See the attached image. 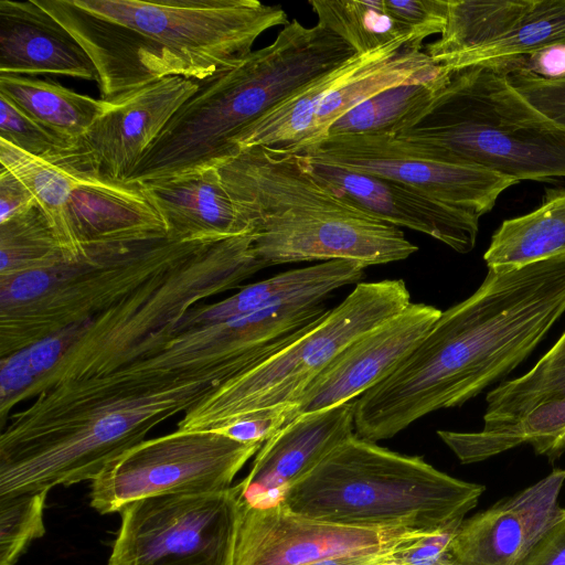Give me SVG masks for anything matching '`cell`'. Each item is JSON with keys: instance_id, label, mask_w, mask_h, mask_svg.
<instances>
[{"instance_id": "obj_1", "label": "cell", "mask_w": 565, "mask_h": 565, "mask_svg": "<svg viewBox=\"0 0 565 565\" xmlns=\"http://www.w3.org/2000/svg\"><path fill=\"white\" fill-rule=\"evenodd\" d=\"M565 313V255L488 269L382 382L355 399V435L377 443L457 407L513 371Z\"/></svg>"}, {"instance_id": "obj_2", "label": "cell", "mask_w": 565, "mask_h": 565, "mask_svg": "<svg viewBox=\"0 0 565 565\" xmlns=\"http://www.w3.org/2000/svg\"><path fill=\"white\" fill-rule=\"evenodd\" d=\"M213 167L267 266L349 260L366 268L418 250L399 227L343 198L296 153L250 147Z\"/></svg>"}, {"instance_id": "obj_3", "label": "cell", "mask_w": 565, "mask_h": 565, "mask_svg": "<svg viewBox=\"0 0 565 565\" xmlns=\"http://www.w3.org/2000/svg\"><path fill=\"white\" fill-rule=\"evenodd\" d=\"M355 55L334 33L294 19L274 42L203 82L127 180L172 178L235 154L233 140L277 104Z\"/></svg>"}, {"instance_id": "obj_4", "label": "cell", "mask_w": 565, "mask_h": 565, "mask_svg": "<svg viewBox=\"0 0 565 565\" xmlns=\"http://www.w3.org/2000/svg\"><path fill=\"white\" fill-rule=\"evenodd\" d=\"M249 235L192 239L143 282L87 321L46 338L57 361L23 401L52 387L81 384L122 365L160 329L213 296L239 288L266 268Z\"/></svg>"}, {"instance_id": "obj_5", "label": "cell", "mask_w": 565, "mask_h": 565, "mask_svg": "<svg viewBox=\"0 0 565 565\" xmlns=\"http://www.w3.org/2000/svg\"><path fill=\"white\" fill-rule=\"evenodd\" d=\"M486 487L451 477L419 456L355 434L284 497L290 512L356 527H406L436 534L459 526Z\"/></svg>"}, {"instance_id": "obj_6", "label": "cell", "mask_w": 565, "mask_h": 565, "mask_svg": "<svg viewBox=\"0 0 565 565\" xmlns=\"http://www.w3.org/2000/svg\"><path fill=\"white\" fill-rule=\"evenodd\" d=\"M395 136L518 182L565 177V129L493 67L451 72L426 110Z\"/></svg>"}, {"instance_id": "obj_7", "label": "cell", "mask_w": 565, "mask_h": 565, "mask_svg": "<svg viewBox=\"0 0 565 565\" xmlns=\"http://www.w3.org/2000/svg\"><path fill=\"white\" fill-rule=\"evenodd\" d=\"M192 239L168 234L95 244L75 260L0 277V360L102 312Z\"/></svg>"}, {"instance_id": "obj_8", "label": "cell", "mask_w": 565, "mask_h": 565, "mask_svg": "<svg viewBox=\"0 0 565 565\" xmlns=\"http://www.w3.org/2000/svg\"><path fill=\"white\" fill-rule=\"evenodd\" d=\"M409 303L403 279L358 282L339 305L184 413L177 430L216 433L291 403L351 342Z\"/></svg>"}, {"instance_id": "obj_9", "label": "cell", "mask_w": 565, "mask_h": 565, "mask_svg": "<svg viewBox=\"0 0 565 565\" xmlns=\"http://www.w3.org/2000/svg\"><path fill=\"white\" fill-rule=\"evenodd\" d=\"M450 73L405 41L353 57L320 75L245 128L239 149L266 147L296 153L328 136L329 128L370 97L403 84L441 82Z\"/></svg>"}, {"instance_id": "obj_10", "label": "cell", "mask_w": 565, "mask_h": 565, "mask_svg": "<svg viewBox=\"0 0 565 565\" xmlns=\"http://www.w3.org/2000/svg\"><path fill=\"white\" fill-rule=\"evenodd\" d=\"M137 30L188 62L203 82L242 63L268 29L289 23L280 6L257 0H72Z\"/></svg>"}, {"instance_id": "obj_11", "label": "cell", "mask_w": 565, "mask_h": 565, "mask_svg": "<svg viewBox=\"0 0 565 565\" xmlns=\"http://www.w3.org/2000/svg\"><path fill=\"white\" fill-rule=\"evenodd\" d=\"M262 443H243L215 431L177 429L129 448L92 481L90 505L119 512L140 499L225 490Z\"/></svg>"}, {"instance_id": "obj_12", "label": "cell", "mask_w": 565, "mask_h": 565, "mask_svg": "<svg viewBox=\"0 0 565 565\" xmlns=\"http://www.w3.org/2000/svg\"><path fill=\"white\" fill-rule=\"evenodd\" d=\"M119 513L107 565H234L241 518L236 484L145 498Z\"/></svg>"}, {"instance_id": "obj_13", "label": "cell", "mask_w": 565, "mask_h": 565, "mask_svg": "<svg viewBox=\"0 0 565 565\" xmlns=\"http://www.w3.org/2000/svg\"><path fill=\"white\" fill-rule=\"evenodd\" d=\"M220 385L200 381L156 394L43 392L26 408L13 412L6 424L54 433L78 455L108 463Z\"/></svg>"}, {"instance_id": "obj_14", "label": "cell", "mask_w": 565, "mask_h": 565, "mask_svg": "<svg viewBox=\"0 0 565 565\" xmlns=\"http://www.w3.org/2000/svg\"><path fill=\"white\" fill-rule=\"evenodd\" d=\"M296 154L344 170L386 178L471 212H490L516 180L473 166L456 163L437 149L395 135L330 136Z\"/></svg>"}, {"instance_id": "obj_15", "label": "cell", "mask_w": 565, "mask_h": 565, "mask_svg": "<svg viewBox=\"0 0 565 565\" xmlns=\"http://www.w3.org/2000/svg\"><path fill=\"white\" fill-rule=\"evenodd\" d=\"M430 535L406 527H356L277 505L241 510L234 565H311L355 555H395Z\"/></svg>"}, {"instance_id": "obj_16", "label": "cell", "mask_w": 565, "mask_h": 565, "mask_svg": "<svg viewBox=\"0 0 565 565\" xmlns=\"http://www.w3.org/2000/svg\"><path fill=\"white\" fill-rule=\"evenodd\" d=\"M200 82L170 76L113 99L78 141L77 171L126 182Z\"/></svg>"}, {"instance_id": "obj_17", "label": "cell", "mask_w": 565, "mask_h": 565, "mask_svg": "<svg viewBox=\"0 0 565 565\" xmlns=\"http://www.w3.org/2000/svg\"><path fill=\"white\" fill-rule=\"evenodd\" d=\"M440 315L431 305L412 302L355 339L288 404L289 422L359 398L401 364Z\"/></svg>"}, {"instance_id": "obj_18", "label": "cell", "mask_w": 565, "mask_h": 565, "mask_svg": "<svg viewBox=\"0 0 565 565\" xmlns=\"http://www.w3.org/2000/svg\"><path fill=\"white\" fill-rule=\"evenodd\" d=\"M34 1L88 54L104 100L170 76L200 82L188 62L137 30L87 12L72 0Z\"/></svg>"}, {"instance_id": "obj_19", "label": "cell", "mask_w": 565, "mask_h": 565, "mask_svg": "<svg viewBox=\"0 0 565 565\" xmlns=\"http://www.w3.org/2000/svg\"><path fill=\"white\" fill-rule=\"evenodd\" d=\"M565 468L466 518L452 542L456 565H523L544 533L565 513Z\"/></svg>"}, {"instance_id": "obj_20", "label": "cell", "mask_w": 565, "mask_h": 565, "mask_svg": "<svg viewBox=\"0 0 565 565\" xmlns=\"http://www.w3.org/2000/svg\"><path fill=\"white\" fill-rule=\"evenodd\" d=\"M355 401L303 414L266 440L238 483L241 510L269 509L354 433Z\"/></svg>"}, {"instance_id": "obj_21", "label": "cell", "mask_w": 565, "mask_h": 565, "mask_svg": "<svg viewBox=\"0 0 565 565\" xmlns=\"http://www.w3.org/2000/svg\"><path fill=\"white\" fill-rule=\"evenodd\" d=\"M301 158L319 180L375 217L428 235L460 254L475 248L478 215L399 181Z\"/></svg>"}, {"instance_id": "obj_22", "label": "cell", "mask_w": 565, "mask_h": 565, "mask_svg": "<svg viewBox=\"0 0 565 565\" xmlns=\"http://www.w3.org/2000/svg\"><path fill=\"white\" fill-rule=\"evenodd\" d=\"M0 74H56L98 81L85 50L34 0H0Z\"/></svg>"}, {"instance_id": "obj_23", "label": "cell", "mask_w": 565, "mask_h": 565, "mask_svg": "<svg viewBox=\"0 0 565 565\" xmlns=\"http://www.w3.org/2000/svg\"><path fill=\"white\" fill-rule=\"evenodd\" d=\"M70 221L81 256L89 245L132 242L168 235L140 184L74 171Z\"/></svg>"}, {"instance_id": "obj_24", "label": "cell", "mask_w": 565, "mask_h": 565, "mask_svg": "<svg viewBox=\"0 0 565 565\" xmlns=\"http://www.w3.org/2000/svg\"><path fill=\"white\" fill-rule=\"evenodd\" d=\"M138 184L171 235L184 238H226L248 234L216 167Z\"/></svg>"}, {"instance_id": "obj_25", "label": "cell", "mask_w": 565, "mask_h": 565, "mask_svg": "<svg viewBox=\"0 0 565 565\" xmlns=\"http://www.w3.org/2000/svg\"><path fill=\"white\" fill-rule=\"evenodd\" d=\"M437 435L462 465L484 461L524 444L554 462L565 451V401L543 403L519 419L478 431L437 430Z\"/></svg>"}, {"instance_id": "obj_26", "label": "cell", "mask_w": 565, "mask_h": 565, "mask_svg": "<svg viewBox=\"0 0 565 565\" xmlns=\"http://www.w3.org/2000/svg\"><path fill=\"white\" fill-rule=\"evenodd\" d=\"M562 255H565V189H550L537 209L502 222L483 259L488 269H503Z\"/></svg>"}, {"instance_id": "obj_27", "label": "cell", "mask_w": 565, "mask_h": 565, "mask_svg": "<svg viewBox=\"0 0 565 565\" xmlns=\"http://www.w3.org/2000/svg\"><path fill=\"white\" fill-rule=\"evenodd\" d=\"M0 95L54 135L73 145L86 135L109 103L58 83L28 75L0 74Z\"/></svg>"}, {"instance_id": "obj_28", "label": "cell", "mask_w": 565, "mask_h": 565, "mask_svg": "<svg viewBox=\"0 0 565 565\" xmlns=\"http://www.w3.org/2000/svg\"><path fill=\"white\" fill-rule=\"evenodd\" d=\"M533 0H447V21L440 38L425 53L438 65L483 47L507 34Z\"/></svg>"}, {"instance_id": "obj_29", "label": "cell", "mask_w": 565, "mask_h": 565, "mask_svg": "<svg viewBox=\"0 0 565 565\" xmlns=\"http://www.w3.org/2000/svg\"><path fill=\"white\" fill-rule=\"evenodd\" d=\"M552 47H565V0H533L507 34L443 67L449 73L470 66L503 70Z\"/></svg>"}, {"instance_id": "obj_30", "label": "cell", "mask_w": 565, "mask_h": 565, "mask_svg": "<svg viewBox=\"0 0 565 565\" xmlns=\"http://www.w3.org/2000/svg\"><path fill=\"white\" fill-rule=\"evenodd\" d=\"M1 168L12 172L31 191L46 216L66 260L79 258L70 221L74 171L31 156L0 139Z\"/></svg>"}, {"instance_id": "obj_31", "label": "cell", "mask_w": 565, "mask_h": 565, "mask_svg": "<svg viewBox=\"0 0 565 565\" xmlns=\"http://www.w3.org/2000/svg\"><path fill=\"white\" fill-rule=\"evenodd\" d=\"M322 28L338 35L358 55H366L393 43L413 45L412 35L387 10L385 0H311Z\"/></svg>"}, {"instance_id": "obj_32", "label": "cell", "mask_w": 565, "mask_h": 565, "mask_svg": "<svg viewBox=\"0 0 565 565\" xmlns=\"http://www.w3.org/2000/svg\"><path fill=\"white\" fill-rule=\"evenodd\" d=\"M554 399L565 401V331L529 372L487 394L483 427L513 422Z\"/></svg>"}, {"instance_id": "obj_33", "label": "cell", "mask_w": 565, "mask_h": 565, "mask_svg": "<svg viewBox=\"0 0 565 565\" xmlns=\"http://www.w3.org/2000/svg\"><path fill=\"white\" fill-rule=\"evenodd\" d=\"M449 77L441 82L403 84L385 89L334 121L327 137L397 135L426 110Z\"/></svg>"}, {"instance_id": "obj_34", "label": "cell", "mask_w": 565, "mask_h": 565, "mask_svg": "<svg viewBox=\"0 0 565 565\" xmlns=\"http://www.w3.org/2000/svg\"><path fill=\"white\" fill-rule=\"evenodd\" d=\"M0 277L52 267L65 259L39 205L0 223Z\"/></svg>"}, {"instance_id": "obj_35", "label": "cell", "mask_w": 565, "mask_h": 565, "mask_svg": "<svg viewBox=\"0 0 565 565\" xmlns=\"http://www.w3.org/2000/svg\"><path fill=\"white\" fill-rule=\"evenodd\" d=\"M47 492L0 495V565H14L29 544L45 533Z\"/></svg>"}, {"instance_id": "obj_36", "label": "cell", "mask_w": 565, "mask_h": 565, "mask_svg": "<svg viewBox=\"0 0 565 565\" xmlns=\"http://www.w3.org/2000/svg\"><path fill=\"white\" fill-rule=\"evenodd\" d=\"M0 139L53 164L76 168L77 147L33 120L0 95Z\"/></svg>"}, {"instance_id": "obj_37", "label": "cell", "mask_w": 565, "mask_h": 565, "mask_svg": "<svg viewBox=\"0 0 565 565\" xmlns=\"http://www.w3.org/2000/svg\"><path fill=\"white\" fill-rule=\"evenodd\" d=\"M390 13L412 35L413 45L422 50L433 34H441L447 21V0H385Z\"/></svg>"}, {"instance_id": "obj_38", "label": "cell", "mask_w": 565, "mask_h": 565, "mask_svg": "<svg viewBox=\"0 0 565 565\" xmlns=\"http://www.w3.org/2000/svg\"><path fill=\"white\" fill-rule=\"evenodd\" d=\"M508 77L531 105L565 129V75L544 77L518 70Z\"/></svg>"}, {"instance_id": "obj_39", "label": "cell", "mask_w": 565, "mask_h": 565, "mask_svg": "<svg viewBox=\"0 0 565 565\" xmlns=\"http://www.w3.org/2000/svg\"><path fill=\"white\" fill-rule=\"evenodd\" d=\"M459 526L427 535L395 555L402 565H443L451 562L452 539Z\"/></svg>"}, {"instance_id": "obj_40", "label": "cell", "mask_w": 565, "mask_h": 565, "mask_svg": "<svg viewBox=\"0 0 565 565\" xmlns=\"http://www.w3.org/2000/svg\"><path fill=\"white\" fill-rule=\"evenodd\" d=\"M38 205L26 185L12 172L0 170V223Z\"/></svg>"}, {"instance_id": "obj_41", "label": "cell", "mask_w": 565, "mask_h": 565, "mask_svg": "<svg viewBox=\"0 0 565 565\" xmlns=\"http://www.w3.org/2000/svg\"><path fill=\"white\" fill-rule=\"evenodd\" d=\"M523 565H565V513L544 533Z\"/></svg>"}, {"instance_id": "obj_42", "label": "cell", "mask_w": 565, "mask_h": 565, "mask_svg": "<svg viewBox=\"0 0 565 565\" xmlns=\"http://www.w3.org/2000/svg\"><path fill=\"white\" fill-rule=\"evenodd\" d=\"M396 555V554H395ZM395 555H355L321 561L311 565H381Z\"/></svg>"}, {"instance_id": "obj_43", "label": "cell", "mask_w": 565, "mask_h": 565, "mask_svg": "<svg viewBox=\"0 0 565 565\" xmlns=\"http://www.w3.org/2000/svg\"><path fill=\"white\" fill-rule=\"evenodd\" d=\"M381 565H402V564H399L398 562H396V561H395V556H394L392 559H390V561H387V562H385V563H383V564H381Z\"/></svg>"}]
</instances>
